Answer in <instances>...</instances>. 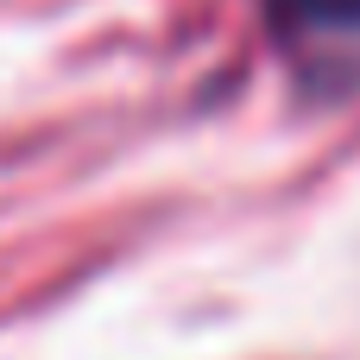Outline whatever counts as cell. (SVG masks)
<instances>
[{
    "label": "cell",
    "instance_id": "6da1fadb",
    "mask_svg": "<svg viewBox=\"0 0 360 360\" xmlns=\"http://www.w3.org/2000/svg\"><path fill=\"white\" fill-rule=\"evenodd\" d=\"M278 38L316 51V44H360V0H266Z\"/></svg>",
    "mask_w": 360,
    "mask_h": 360
}]
</instances>
